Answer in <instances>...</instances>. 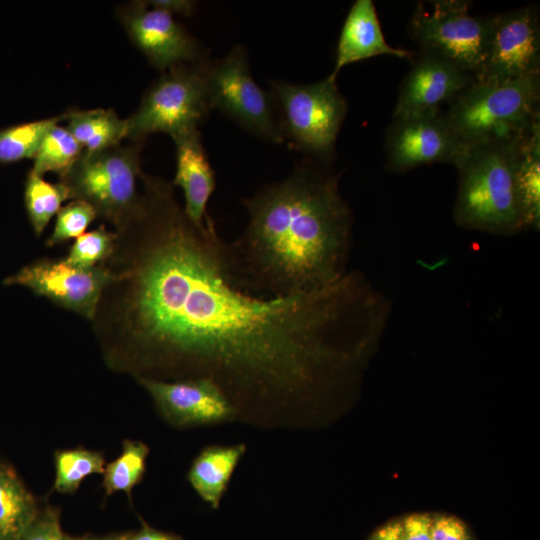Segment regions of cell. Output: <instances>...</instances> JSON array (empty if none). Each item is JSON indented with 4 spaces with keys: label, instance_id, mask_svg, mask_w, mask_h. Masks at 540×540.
I'll return each mask as SVG.
<instances>
[{
    "label": "cell",
    "instance_id": "8992f818",
    "mask_svg": "<svg viewBox=\"0 0 540 540\" xmlns=\"http://www.w3.org/2000/svg\"><path fill=\"white\" fill-rule=\"evenodd\" d=\"M208 60L179 64L162 72L126 118L127 139L142 143L154 133L174 138L198 129L212 110L205 74Z\"/></svg>",
    "mask_w": 540,
    "mask_h": 540
},
{
    "label": "cell",
    "instance_id": "7402d4cb",
    "mask_svg": "<svg viewBox=\"0 0 540 540\" xmlns=\"http://www.w3.org/2000/svg\"><path fill=\"white\" fill-rule=\"evenodd\" d=\"M66 200H70L69 192L61 182H48L43 176L29 171L24 185V204L36 236L44 232Z\"/></svg>",
    "mask_w": 540,
    "mask_h": 540
},
{
    "label": "cell",
    "instance_id": "d6a6232c",
    "mask_svg": "<svg viewBox=\"0 0 540 540\" xmlns=\"http://www.w3.org/2000/svg\"><path fill=\"white\" fill-rule=\"evenodd\" d=\"M124 540H183L180 536L154 529L146 524L132 533L124 534Z\"/></svg>",
    "mask_w": 540,
    "mask_h": 540
},
{
    "label": "cell",
    "instance_id": "ba28073f",
    "mask_svg": "<svg viewBox=\"0 0 540 540\" xmlns=\"http://www.w3.org/2000/svg\"><path fill=\"white\" fill-rule=\"evenodd\" d=\"M470 2H419L409 30L420 49L433 50L453 61L476 80L487 58L492 16L472 15Z\"/></svg>",
    "mask_w": 540,
    "mask_h": 540
},
{
    "label": "cell",
    "instance_id": "7c38bea8",
    "mask_svg": "<svg viewBox=\"0 0 540 540\" xmlns=\"http://www.w3.org/2000/svg\"><path fill=\"white\" fill-rule=\"evenodd\" d=\"M116 15L131 42L162 72L179 64L208 59L199 41L173 15L149 6L146 1L121 5Z\"/></svg>",
    "mask_w": 540,
    "mask_h": 540
},
{
    "label": "cell",
    "instance_id": "277c9868",
    "mask_svg": "<svg viewBox=\"0 0 540 540\" xmlns=\"http://www.w3.org/2000/svg\"><path fill=\"white\" fill-rule=\"evenodd\" d=\"M540 73L513 80L473 82L458 94L445 113L466 146L518 141L540 121Z\"/></svg>",
    "mask_w": 540,
    "mask_h": 540
},
{
    "label": "cell",
    "instance_id": "3957f363",
    "mask_svg": "<svg viewBox=\"0 0 540 540\" xmlns=\"http://www.w3.org/2000/svg\"><path fill=\"white\" fill-rule=\"evenodd\" d=\"M522 139L465 147L455 164L458 188L453 217L459 227L505 236L526 229L516 190Z\"/></svg>",
    "mask_w": 540,
    "mask_h": 540
},
{
    "label": "cell",
    "instance_id": "603a6c76",
    "mask_svg": "<svg viewBox=\"0 0 540 540\" xmlns=\"http://www.w3.org/2000/svg\"><path fill=\"white\" fill-rule=\"evenodd\" d=\"M66 113L0 129V164L34 158L44 136Z\"/></svg>",
    "mask_w": 540,
    "mask_h": 540
},
{
    "label": "cell",
    "instance_id": "2e32d148",
    "mask_svg": "<svg viewBox=\"0 0 540 540\" xmlns=\"http://www.w3.org/2000/svg\"><path fill=\"white\" fill-rule=\"evenodd\" d=\"M176 148V172L172 185L182 189L184 211L198 228L206 229L214 222L207 212L215 191V171L210 165L198 129L172 138Z\"/></svg>",
    "mask_w": 540,
    "mask_h": 540
},
{
    "label": "cell",
    "instance_id": "f1b7e54d",
    "mask_svg": "<svg viewBox=\"0 0 540 540\" xmlns=\"http://www.w3.org/2000/svg\"><path fill=\"white\" fill-rule=\"evenodd\" d=\"M18 540H75V538L63 532L59 511L47 506L38 511Z\"/></svg>",
    "mask_w": 540,
    "mask_h": 540
},
{
    "label": "cell",
    "instance_id": "4fadbf2b",
    "mask_svg": "<svg viewBox=\"0 0 540 540\" xmlns=\"http://www.w3.org/2000/svg\"><path fill=\"white\" fill-rule=\"evenodd\" d=\"M536 6L492 15L489 48L478 82L500 83L540 73V21Z\"/></svg>",
    "mask_w": 540,
    "mask_h": 540
},
{
    "label": "cell",
    "instance_id": "cb8c5ba5",
    "mask_svg": "<svg viewBox=\"0 0 540 540\" xmlns=\"http://www.w3.org/2000/svg\"><path fill=\"white\" fill-rule=\"evenodd\" d=\"M83 148L71 132L59 124L44 136L33 160L31 171L44 176L52 172L64 175L83 153Z\"/></svg>",
    "mask_w": 540,
    "mask_h": 540
},
{
    "label": "cell",
    "instance_id": "4dcf8cb0",
    "mask_svg": "<svg viewBox=\"0 0 540 540\" xmlns=\"http://www.w3.org/2000/svg\"><path fill=\"white\" fill-rule=\"evenodd\" d=\"M402 522L404 540H432L433 516L429 513H413Z\"/></svg>",
    "mask_w": 540,
    "mask_h": 540
},
{
    "label": "cell",
    "instance_id": "44dd1931",
    "mask_svg": "<svg viewBox=\"0 0 540 540\" xmlns=\"http://www.w3.org/2000/svg\"><path fill=\"white\" fill-rule=\"evenodd\" d=\"M39 509L15 471L0 461V540H18Z\"/></svg>",
    "mask_w": 540,
    "mask_h": 540
},
{
    "label": "cell",
    "instance_id": "484cf974",
    "mask_svg": "<svg viewBox=\"0 0 540 540\" xmlns=\"http://www.w3.org/2000/svg\"><path fill=\"white\" fill-rule=\"evenodd\" d=\"M54 462V489L64 494L74 493L84 478L101 474L105 468L103 455L85 448L58 450Z\"/></svg>",
    "mask_w": 540,
    "mask_h": 540
},
{
    "label": "cell",
    "instance_id": "5bb4252c",
    "mask_svg": "<svg viewBox=\"0 0 540 540\" xmlns=\"http://www.w3.org/2000/svg\"><path fill=\"white\" fill-rule=\"evenodd\" d=\"M161 416L178 428L237 420V413L221 388L209 378L162 381L138 378Z\"/></svg>",
    "mask_w": 540,
    "mask_h": 540
},
{
    "label": "cell",
    "instance_id": "8fae6325",
    "mask_svg": "<svg viewBox=\"0 0 540 540\" xmlns=\"http://www.w3.org/2000/svg\"><path fill=\"white\" fill-rule=\"evenodd\" d=\"M384 150L386 169L401 174L436 162L455 166L465 146L438 109L394 115L386 130Z\"/></svg>",
    "mask_w": 540,
    "mask_h": 540
},
{
    "label": "cell",
    "instance_id": "6da1fadb",
    "mask_svg": "<svg viewBox=\"0 0 540 540\" xmlns=\"http://www.w3.org/2000/svg\"><path fill=\"white\" fill-rule=\"evenodd\" d=\"M140 184L90 321L110 369L209 378L237 419L260 427H296L297 413L354 383L391 313L363 273L295 296L248 293L227 277L215 224L194 225L164 178L143 173Z\"/></svg>",
    "mask_w": 540,
    "mask_h": 540
},
{
    "label": "cell",
    "instance_id": "52a82bcc",
    "mask_svg": "<svg viewBox=\"0 0 540 540\" xmlns=\"http://www.w3.org/2000/svg\"><path fill=\"white\" fill-rule=\"evenodd\" d=\"M284 140L324 163L334 153L348 105L336 79L327 76L311 84L272 81Z\"/></svg>",
    "mask_w": 540,
    "mask_h": 540
},
{
    "label": "cell",
    "instance_id": "9c48e42d",
    "mask_svg": "<svg viewBox=\"0 0 540 540\" xmlns=\"http://www.w3.org/2000/svg\"><path fill=\"white\" fill-rule=\"evenodd\" d=\"M205 74L212 109L264 140L285 141L275 101L254 80L243 46H234L222 59L208 60Z\"/></svg>",
    "mask_w": 540,
    "mask_h": 540
},
{
    "label": "cell",
    "instance_id": "83f0119b",
    "mask_svg": "<svg viewBox=\"0 0 540 540\" xmlns=\"http://www.w3.org/2000/svg\"><path fill=\"white\" fill-rule=\"evenodd\" d=\"M97 218L92 206L80 200H71L56 214L53 232L46 241L47 247H54L85 233Z\"/></svg>",
    "mask_w": 540,
    "mask_h": 540
},
{
    "label": "cell",
    "instance_id": "e575fe53",
    "mask_svg": "<svg viewBox=\"0 0 540 540\" xmlns=\"http://www.w3.org/2000/svg\"><path fill=\"white\" fill-rule=\"evenodd\" d=\"M75 540H124V534L108 536H83L80 538H75Z\"/></svg>",
    "mask_w": 540,
    "mask_h": 540
},
{
    "label": "cell",
    "instance_id": "d4e9b609",
    "mask_svg": "<svg viewBox=\"0 0 540 540\" xmlns=\"http://www.w3.org/2000/svg\"><path fill=\"white\" fill-rule=\"evenodd\" d=\"M148 446L139 440L123 441L120 455L105 465L103 487L107 496L125 492L129 497L145 472Z\"/></svg>",
    "mask_w": 540,
    "mask_h": 540
},
{
    "label": "cell",
    "instance_id": "ffe728a7",
    "mask_svg": "<svg viewBox=\"0 0 540 540\" xmlns=\"http://www.w3.org/2000/svg\"><path fill=\"white\" fill-rule=\"evenodd\" d=\"M516 190L526 229L540 227V121L522 139Z\"/></svg>",
    "mask_w": 540,
    "mask_h": 540
},
{
    "label": "cell",
    "instance_id": "5b68a950",
    "mask_svg": "<svg viewBox=\"0 0 540 540\" xmlns=\"http://www.w3.org/2000/svg\"><path fill=\"white\" fill-rule=\"evenodd\" d=\"M142 143L131 142L98 152H84L61 177L70 200L88 203L97 217L120 227L137 207Z\"/></svg>",
    "mask_w": 540,
    "mask_h": 540
},
{
    "label": "cell",
    "instance_id": "1f68e13d",
    "mask_svg": "<svg viewBox=\"0 0 540 540\" xmlns=\"http://www.w3.org/2000/svg\"><path fill=\"white\" fill-rule=\"evenodd\" d=\"M153 8L163 10L171 15L179 14L189 17L195 10L197 3L192 0H151L146 1Z\"/></svg>",
    "mask_w": 540,
    "mask_h": 540
},
{
    "label": "cell",
    "instance_id": "4316f807",
    "mask_svg": "<svg viewBox=\"0 0 540 540\" xmlns=\"http://www.w3.org/2000/svg\"><path fill=\"white\" fill-rule=\"evenodd\" d=\"M115 242L116 233L101 224L76 238L64 259L76 267L91 268L105 263L111 257Z\"/></svg>",
    "mask_w": 540,
    "mask_h": 540
},
{
    "label": "cell",
    "instance_id": "836d02e7",
    "mask_svg": "<svg viewBox=\"0 0 540 540\" xmlns=\"http://www.w3.org/2000/svg\"><path fill=\"white\" fill-rule=\"evenodd\" d=\"M369 540H404L401 520H394L378 528Z\"/></svg>",
    "mask_w": 540,
    "mask_h": 540
},
{
    "label": "cell",
    "instance_id": "d6986e66",
    "mask_svg": "<svg viewBox=\"0 0 540 540\" xmlns=\"http://www.w3.org/2000/svg\"><path fill=\"white\" fill-rule=\"evenodd\" d=\"M66 128L83 148L92 153L120 145L127 139V121L111 108L69 109Z\"/></svg>",
    "mask_w": 540,
    "mask_h": 540
},
{
    "label": "cell",
    "instance_id": "f546056e",
    "mask_svg": "<svg viewBox=\"0 0 540 540\" xmlns=\"http://www.w3.org/2000/svg\"><path fill=\"white\" fill-rule=\"evenodd\" d=\"M432 540H470L464 523L449 515L433 516Z\"/></svg>",
    "mask_w": 540,
    "mask_h": 540
},
{
    "label": "cell",
    "instance_id": "e0dca14e",
    "mask_svg": "<svg viewBox=\"0 0 540 540\" xmlns=\"http://www.w3.org/2000/svg\"><path fill=\"white\" fill-rule=\"evenodd\" d=\"M390 55L411 61L413 53L395 48L386 41L372 0H356L351 6L339 36L334 69L329 75L337 79L345 66L375 56Z\"/></svg>",
    "mask_w": 540,
    "mask_h": 540
},
{
    "label": "cell",
    "instance_id": "7a4b0ae2",
    "mask_svg": "<svg viewBox=\"0 0 540 540\" xmlns=\"http://www.w3.org/2000/svg\"><path fill=\"white\" fill-rule=\"evenodd\" d=\"M242 203L248 224L222 244L227 277L239 289L289 297L329 286L349 271L353 213L339 175L302 163Z\"/></svg>",
    "mask_w": 540,
    "mask_h": 540
},
{
    "label": "cell",
    "instance_id": "30bf717a",
    "mask_svg": "<svg viewBox=\"0 0 540 540\" xmlns=\"http://www.w3.org/2000/svg\"><path fill=\"white\" fill-rule=\"evenodd\" d=\"M113 277V272L104 263L81 268L64 258H41L7 276L3 285L26 287L34 295L44 297L90 322Z\"/></svg>",
    "mask_w": 540,
    "mask_h": 540
},
{
    "label": "cell",
    "instance_id": "9a60e30c",
    "mask_svg": "<svg viewBox=\"0 0 540 540\" xmlns=\"http://www.w3.org/2000/svg\"><path fill=\"white\" fill-rule=\"evenodd\" d=\"M410 62L393 116L438 110L476 81L453 61L433 50L420 49Z\"/></svg>",
    "mask_w": 540,
    "mask_h": 540
},
{
    "label": "cell",
    "instance_id": "ac0fdd59",
    "mask_svg": "<svg viewBox=\"0 0 540 540\" xmlns=\"http://www.w3.org/2000/svg\"><path fill=\"white\" fill-rule=\"evenodd\" d=\"M245 444L205 447L192 462L188 481L212 508H218L231 476L246 452Z\"/></svg>",
    "mask_w": 540,
    "mask_h": 540
}]
</instances>
